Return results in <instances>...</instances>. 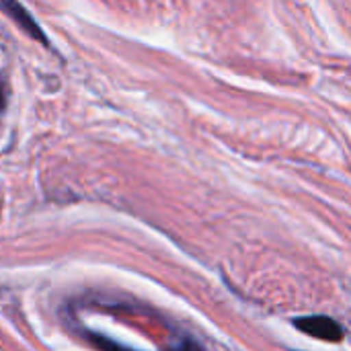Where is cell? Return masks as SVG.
Instances as JSON below:
<instances>
[{
	"label": "cell",
	"instance_id": "cell-1",
	"mask_svg": "<svg viewBox=\"0 0 351 351\" xmlns=\"http://www.w3.org/2000/svg\"><path fill=\"white\" fill-rule=\"evenodd\" d=\"M300 331H304L311 337L323 339V341H341L343 329L337 321L329 317H300L294 323Z\"/></svg>",
	"mask_w": 351,
	"mask_h": 351
},
{
	"label": "cell",
	"instance_id": "cell-2",
	"mask_svg": "<svg viewBox=\"0 0 351 351\" xmlns=\"http://www.w3.org/2000/svg\"><path fill=\"white\" fill-rule=\"evenodd\" d=\"M0 6H2V10L25 31V33H29L31 37H35L37 41H41V43H47V39H45V35L41 33V27L33 21V16L21 6V2L19 0H0Z\"/></svg>",
	"mask_w": 351,
	"mask_h": 351
}]
</instances>
